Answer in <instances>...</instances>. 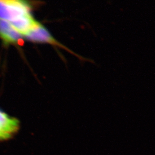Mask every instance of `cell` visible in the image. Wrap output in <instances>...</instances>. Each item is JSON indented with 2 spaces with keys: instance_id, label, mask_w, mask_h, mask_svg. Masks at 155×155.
Returning <instances> with one entry per match:
<instances>
[{
  "instance_id": "1",
  "label": "cell",
  "mask_w": 155,
  "mask_h": 155,
  "mask_svg": "<svg viewBox=\"0 0 155 155\" xmlns=\"http://www.w3.org/2000/svg\"><path fill=\"white\" fill-rule=\"evenodd\" d=\"M31 10L28 0H0V20L11 25L32 16Z\"/></svg>"
},
{
  "instance_id": "2",
  "label": "cell",
  "mask_w": 155,
  "mask_h": 155,
  "mask_svg": "<svg viewBox=\"0 0 155 155\" xmlns=\"http://www.w3.org/2000/svg\"><path fill=\"white\" fill-rule=\"evenodd\" d=\"M20 122L0 109V141L13 139L19 132Z\"/></svg>"
},
{
  "instance_id": "3",
  "label": "cell",
  "mask_w": 155,
  "mask_h": 155,
  "mask_svg": "<svg viewBox=\"0 0 155 155\" xmlns=\"http://www.w3.org/2000/svg\"><path fill=\"white\" fill-rule=\"evenodd\" d=\"M24 37L33 43L49 44L67 50L65 47L59 43L51 35L47 29L45 28L40 23H39L35 28L29 31L26 35H25Z\"/></svg>"
},
{
  "instance_id": "4",
  "label": "cell",
  "mask_w": 155,
  "mask_h": 155,
  "mask_svg": "<svg viewBox=\"0 0 155 155\" xmlns=\"http://www.w3.org/2000/svg\"><path fill=\"white\" fill-rule=\"evenodd\" d=\"M21 37L22 35L10 23L0 20V39L4 45H16L21 40Z\"/></svg>"
}]
</instances>
